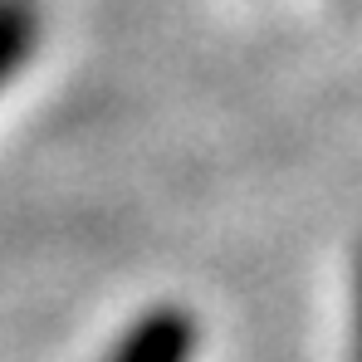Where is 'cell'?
I'll return each instance as SVG.
<instances>
[{
    "mask_svg": "<svg viewBox=\"0 0 362 362\" xmlns=\"http://www.w3.org/2000/svg\"><path fill=\"white\" fill-rule=\"evenodd\" d=\"M196 343H201V323L177 303H157L122 328L103 362H191Z\"/></svg>",
    "mask_w": 362,
    "mask_h": 362,
    "instance_id": "1",
    "label": "cell"
},
{
    "mask_svg": "<svg viewBox=\"0 0 362 362\" xmlns=\"http://www.w3.org/2000/svg\"><path fill=\"white\" fill-rule=\"evenodd\" d=\"M40 30H45L40 0H0V88L30 64Z\"/></svg>",
    "mask_w": 362,
    "mask_h": 362,
    "instance_id": "2",
    "label": "cell"
},
{
    "mask_svg": "<svg viewBox=\"0 0 362 362\" xmlns=\"http://www.w3.org/2000/svg\"><path fill=\"white\" fill-rule=\"evenodd\" d=\"M353 362H362V245L353 259Z\"/></svg>",
    "mask_w": 362,
    "mask_h": 362,
    "instance_id": "3",
    "label": "cell"
}]
</instances>
